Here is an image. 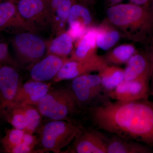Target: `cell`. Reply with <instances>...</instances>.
<instances>
[{"label": "cell", "mask_w": 153, "mask_h": 153, "mask_svg": "<svg viewBox=\"0 0 153 153\" xmlns=\"http://www.w3.org/2000/svg\"><path fill=\"white\" fill-rule=\"evenodd\" d=\"M51 89L50 84L33 79L22 84L7 112L16 108L28 105L36 106Z\"/></svg>", "instance_id": "cell-9"}, {"label": "cell", "mask_w": 153, "mask_h": 153, "mask_svg": "<svg viewBox=\"0 0 153 153\" xmlns=\"http://www.w3.org/2000/svg\"><path fill=\"white\" fill-rule=\"evenodd\" d=\"M22 84L20 75L13 67L0 66V115L4 116L7 112Z\"/></svg>", "instance_id": "cell-7"}, {"label": "cell", "mask_w": 153, "mask_h": 153, "mask_svg": "<svg viewBox=\"0 0 153 153\" xmlns=\"http://www.w3.org/2000/svg\"><path fill=\"white\" fill-rule=\"evenodd\" d=\"M4 150H3L1 147H0V153L4 152Z\"/></svg>", "instance_id": "cell-34"}, {"label": "cell", "mask_w": 153, "mask_h": 153, "mask_svg": "<svg viewBox=\"0 0 153 153\" xmlns=\"http://www.w3.org/2000/svg\"><path fill=\"white\" fill-rule=\"evenodd\" d=\"M150 7L151 10H152V11L153 12V0L152 3H151L150 6Z\"/></svg>", "instance_id": "cell-32"}, {"label": "cell", "mask_w": 153, "mask_h": 153, "mask_svg": "<svg viewBox=\"0 0 153 153\" xmlns=\"http://www.w3.org/2000/svg\"><path fill=\"white\" fill-rule=\"evenodd\" d=\"M152 94H153V89L152 93Z\"/></svg>", "instance_id": "cell-35"}, {"label": "cell", "mask_w": 153, "mask_h": 153, "mask_svg": "<svg viewBox=\"0 0 153 153\" xmlns=\"http://www.w3.org/2000/svg\"><path fill=\"white\" fill-rule=\"evenodd\" d=\"M7 1H10L12 2H13L15 3L16 2H18L20 0H7Z\"/></svg>", "instance_id": "cell-33"}, {"label": "cell", "mask_w": 153, "mask_h": 153, "mask_svg": "<svg viewBox=\"0 0 153 153\" xmlns=\"http://www.w3.org/2000/svg\"><path fill=\"white\" fill-rule=\"evenodd\" d=\"M124 71V80L149 79L151 66L147 55L135 53L127 62Z\"/></svg>", "instance_id": "cell-13"}, {"label": "cell", "mask_w": 153, "mask_h": 153, "mask_svg": "<svg viewBox=\"0 0 153 153\" xmlns=\"http://www.w3.org/2000/svg\"><path fill=\"white\" fill-rule=\"evenodd\" d=\"M72 146L60 153H107V138L100 132L82 128Z\"/></svg>", "instance_id": "cell-8"}, {"label": "cell", "mask_w": 153, "mask_h": 153, "mask_svg": "<svg viewBox=\"0 0 153 153\" xmlns=\"http://www.w3.org/2000/svg\"><path fill=\"white\" fill-rule=\"evenodd\" d=\"M72 41L73 39L68 33H63L52 41L49 51L55 55H68L72 50Z\"/></svg>", "instance_id": "cell-21"}, {"label": "cell", "mask_w": 153, "mask_h": 153, "mask_svg": "<svg viewBox=\"0 0 153 153\" xmlns=\"http://www.w3.org/2000/svg\"><path fill=\"white\" fill-rule=\"evenodd\" d=\"M108 65L104 57L97 54L82 60H67L52 79L55 82L72 79L77 76L88 74L92 71L99 72Z\"/></svg>", "instance_id": "cell-6"}, {"label": "cell", "mask_w": 153, "mask_h": 153, "mask_svg": "<svg viewBox=\"0 0 153 153\" xmlns=\"http://www.w3.org/2000/svg\"><path fill=\"white\" fill-rule=\"evenodd\" d=\"M21 107L27 120V127L25 132L33 134L41 125L42 115L35 105H28Z\"/></svg>", "instance_id": "cell-24"}, {"label": "cell", "mask_w": 153, "mask_h": 153, "mask_svg": "<svg viewBox=\"0 0 153 153\" xmlns=\"http://www.w3.org/2000/svg\"><path fill=\"white\" fill-rule=\"evenodd\" d=\"M4 117L13 127L25 132L27 129V120L22 107L16 108L10 110Z\"/></svg>", "instance_id": "cell-23"}, {"label": "cell", "mask_w": 153, "mask_h": 153, "mask_svg": "<svg viewBox=\"0 0 153 153\" xmlns=\"http://www.w3.org/2000/svg\"><path fill=\"white\" fill-rule=\"evenodd\" d=\"M135 53V49L131 44H123L115 48L104 56L108 64L120 65L126 63Z\"/></svg>", "instance_id": "cell-20"}, {"label": "cell", "mask_w": 153, "mask_h": 153, "mask_svg": "<svg viewBox=\"0 0 153 153\" xmlns=\"http://www.w3.org/2000/svg\"><path fill=\"white\" fill-rule=\"evenodd\" d=\"M17 12L15 3L8 1L0 3V30L10 25Z\"/></svg>", "instance_id": "cell-25"}, {"label": "cell", "mask_w": 153, "mask_h": 153, "mask_svg": "<svg viewBox=\"0 0 153 153\" xmlns=\"http://www.w3.org/2000/svg\"><path fill=\"white\" fill-rule=\"evenodd\" d=\"M104 93L114 90L124 79V71L115 66H108L99 72Z\"/></svg>", "instance_id": "cell-17"}, {"label": "cell", "mask_w": 153, "mask_h": 153, "mask_svg": "<svg viewBox=\"0 0 153 153\" xmlns=\"http://www.w3.org/2000/svg\"><path fill=\"white\" fill-rule=\"evenodd\" d=\"M8 51L7 44L0 43V66L8 65Z\"/></svg>", "instance_id": "cell-27"}, {"label": "cell", "mask_w": 153, "mask_h": 153, "mask_svg": "<svg viewBox=\"0 0 153 153\" xmlns=\"http://www.w3.org/2000/svg\"><path fill=\"white\" fill-rule=\"evenodd\" d=\"M66 60L55 55H49L32 67L30 76L33 80L41 82L53 79Z\"/></svg>", "instance_id": "cell-12"}, {"label": "cell", "mask_w": 153, "mask_h": 153, "mask_svg": "<svg viewBox=\"0 0 153 153\" xmlns=\"http://www.w3.org/2000/svg\"><path fill=\"white\" fill-rule=\"evenodd\" d=\"M18 13L22 17L30 20L50 8L49 0H20L17 4Z\"/></svg>", "instance_id": "cell-16"}, {"label": "cell", "mask_w": 153, "mask_h": 153, "mask_svg": "<svg viewBox=\"0 0 153 153\" xmlns=\"http://www.w3.org/2000/svg\"><path fill=\"white\" fill-rule=\"evenodd\" d=\"M82 128L73 122L51 120L40 130L38 143L43 153H60L62 150L74 140Z\"/></svg>", "instance_id": "cell-4"}, {"label": "cell", "mask_w": 153, "mask_h": 153, "mask_svg": "<svg viewBox=\"0 0 153 153\" xmlns=\"http://www.w3.org/2000/svg\"><path fill=\"white\" fill-rule=\"evenodd\" d=\"M36 106L42 117L51 120L71 121L80 110L70 88L51 89Z\"/></svg>", "instance_id": "cell-3"}, {"label": "cell", "mask_w": 153, "mask_h": 153, "mask_svg": "<svg viewBox=\"0 0 153 153\" xmlns=\"http://www.w3.org/2000/svg\"><path fill=\"white\" fill-rule=\"evenodd\" d=\"M150 52L147 55L151 66L150 78H152L153 88V42Z\"/></svg>", "instance_id": "cell-30"}, {"label": "cell", "mask_w": 153, "mask_h": 153, "mask_svg": "<svg viewBox=\"0 0 153 153\" xmlns=\"http://www.w3.org/2000/svg\"><path fill=\"white\" fill-rule=\"evenodd\" d=\"M50 8L55 11L58 17L63 22L68 20L72 2L71 0H49Z\"/></svg>", "instance_id": "cell-26"}, {"label": "cell", "mask_w": 153, "mask_h": 153, "mask_svg": "<svg viewBox=\"0 0 153 153\" xmlns=\"http://www.w3.org/2000/svg\"><path fill=\"white\" fill-rule=\"evenodd\" d=\"M96 28L88 29L82 36L71 60H82L97 55Z\"/></svg>", "instance_id": "cell-15"}, {"label": "cell", "mask_w": 153, "mask_h": 153, "mask_svg": "<svg viewBox=\"0 0 153 153\" xmlns=\"http://www.w3.org/2000/svg\"><path fill=\"white\" fill-rule=\"evenodd\" d=\"M22 142L34 149L35 146L38 143V139L33 134L25 132Z\"/></svg>", "instance_id": "cell-28"}, {"label": "cell", "mask_w": 153, "mask_h": 153, "mask_svg": "<svg viewBox=\"0 0 153 153\" xmlns=\"http://www.w3.org/2000/svg\"><path fill=\"white\" fill-rule=\"evenodd\" d=\"M86 109L97 129L153 147V102L148 99L112 102L105 97Z\"/></svg>", "instance_id": "cell-1"}, {"label": "cell", "mask_w": 153, "mask_h": 153, "mask_svg": "<svg viewBox=\"0 0 153 153\" xmlns=\"http://www.w3.org/2000/svg\"><path fill=\"white\" fill-rule=\"evenodd\" d=\"M14 44L21 56L26 61H36L42 57L46 52L44 41L32 33L17 35L14 38Z\"/></svg>", "instance_id": "cell-11"}, {"label": "cell", "mask_w": 153, "mask_h": 153, "mask_svg": "<svg viewBox=\"0 0 153 153\" xmlns=\"http://www.w3.org/2000/svg\"><path fill=\"white\" fill-rule=\"evenodd\" d=\"M153 0H130L131 3L137 5L150 7Z\"/></svg>", "instance_id": "cell-29"}, {"label": "cell", "mask_w": 153, "mask_h": 153, "mask_svg": "<svg viewBox=\"0 0 153 153\" xmlns=\"http://www.w3.org/2000/svg\"><path fill=\"white\" fill-rule=\"evenodd\" d=\"M107 153H151L149 148L140 143L115 135L107 139Z\"/></svg>", "instance_id": "cell-14"}, {"label": "cell", "mask_w": 153, "mask_h": 153, "mask_svg": "<svg viewBox=\"0 0 153 153\" xmlns=\"http://www.w3.org/2000/svg\"><path fill=\"white\" fill-rule=\"evenodd\" d=\"M25 131L13 127L6 131L1 142L5 152L11 153L13 149L22 142Z\"/></svg>", "instance_id": "cell-22"}, {"label": "cell", "mask_w": 153, "mask_h": 153, "mask_svg": "<svg viewBox=\"0 0 153 153\" xmlns=\"http://www.w3.org/2000/svg\"><path fill=\"white\" fill-rule=\"evenodd\" d=\"M69 27H81L88 29L91 22L90 12L81 5L71 6L68 18Z\"/></svg>", "instance_id": "cell-19"}, {"label": "cell", "mask_w": 153, "mask_h": 153, "mask_svg": "<svg viewBox=\"0 0 153 153\" xmlns=\"http://www.w3.org/2000/svg\"><path fill=\"white\" fill-rule=\"evenodd\" d=\"M109 22L129 39L142 44L153 42V12L150 7L117 4L107 10Z\"/></svg>", "instance_id": "cell-2"}, {"label": "cell", "mask_w": 153, "mask_h": 153, "mask_svg": "<svg viewBox=\"0 0 153 153\" xmlns=\"http://www.w3.org/2000/svg\"><path fill=\"white\" fill-rule=\"evenodd\" d=\"M95 28L97 47L100 49L103 50H108L119 40V32L110 26L103 24Z\"/></svg>", "instance_id": "cell-18"}, {"label": "cell", "mask_w": 153, "mask_h": 153, "mask_svg": "<svg viewBox=\"0 0 153 153\" xmlns=\"http://www.w3.org/2000/svg\"><path fill=\"white\" fill-rule=\"evenodd\" d=\"M71 91L80 109L95 104L103 98L104 93L99 74H82L72 79Z\"/></svg>", "instance_id": "cell-5"}, {"label": "cell", "mask_w": 153, "mask_h": 153, "mask_svg": "<svg viewBox=\"0 0 153 153\" xmlns=\"http://www.w3.org/2000/svg\"><path fill=\"white\" fill-rule=\"evenodd\" d=\"M123 0H109V2L112 5L119 4Z\"/></svg>", "instance_id": "cell-31"}, {"label": "cell", "mask_w": 153, "mask_h": 153, "mask_svg": "<svg viewBox=\"0 0 153 153\" xmlns=\"http://www.w3.org/2000/svg\"><path fill=\"white\" fill-rule=\"evenodd\" d=\"M149 79L124 80L107 94L116 101L128 102L148 99Z\"/></svg>", "instance_id": "cell-10"}]
</instances>
